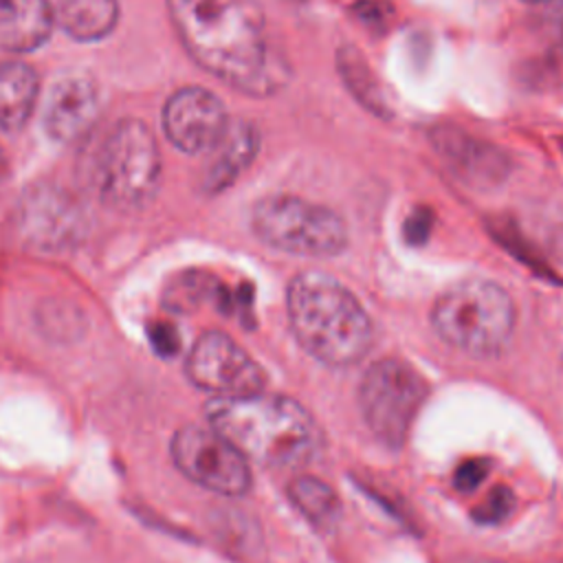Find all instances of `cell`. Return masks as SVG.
Returning <instances> with one entry per match:
<instances>
[{"label": "cell", "mask_w": 563, "mask_h": 563, "mask_svg": "<svg viewBox=\"0 0 563 563\" xmlns=\"http://www.w3.org/2000/svg\"><path fill=\"white\" fill-rule=\"evenodd\" d=\"M167 11L189 57L231 88L268 97L288 81L257 0H167Z\"/></svg>", "instance_id": "6da1fadb"}, {"label": "cell", "mask_w": 563, "mask_h": 563, "mask_svg": "<svg viewBox=\"0 0 563 563\" xmlns=\"http://www.w3.org/2000/svg\"><path fill=\"white\" fill-rule=\"evenodd\" d=\"M207 420L246 460L286 468L308 462L321 446L312 416L292 398L279 394H246L211 398Z\"/></svg>", "instance_id": "7a4b0ae2"}, {"label": "cell", "mask_w": 563, "mask_h": 563, "mask_svg": "<svg viewBox=\"0 0 563 563\" xmlns=\"http://www.w3.org/2000/svg\"><path fill=\"white\" fill-rule=\"evenodd\" d=\"M288 321L299 345L319 363L350 367L372 347V319L339 279L321 271L295 275L286 292Z\"/></svg>", "instance_id": "3957f363"}, {"label": "cell", "mask_w": 563, "mask_h": 563, "mask_svg": "<svg viewBox=\"0 0 563 563\" xmlns=\"http://www.w3.org/2000/svg\"><path fill=\"white\" fill-rule=\"evenodd\" d=\"M517 310L512 297L490 279H462L444 288L431 308V325L451 347L471 356H490L512 336Z\"/></svg>", "instance_id": "277c9868"}, {"label": "cell", "mask_w": 563, "mask_h": 563, "mask_svg": "<svg viewBox=\"0 0 563 563\" xmlns=\"http://www.w3.org/2000/svg\"><path fill=\"white\" fill-rule=\"evenodd\" d=\"M97 198L114 211H139L156 196L161 154L141 119H121L101 143L92 174Z\"/></svg>", "instance_id": "5b68a950"}, {"label": "cell", "mask_w": 563, "mask_h": 563, "mask_svg": "<svg viewBox=\"0 0 563 563\" xmlns=\"http://www.w3.org/2000/svg\"><path fill=\"white\" fill-rule=\"evenodd\" d=\"M251 229L266 246L301 257H334L347 246L345 220L334 209L290 194L260 198Z\"/></svg>", "instance_id": "8992f818"}, {"label": "cell", "mask_w": 563, "mask_h": 563, "mask_svg": "<svg viewBox=\"0 0 563 563\" xmlns=\"http://www.w3.org/2000/svg\"><path fill=\"white\" fill-rule=\"evenodd\" d=\"M15 242L37 255H62L79 246L88 233L84 205L55 183H37L22 191L11 213Z\"/></svg>", "instance_id": "52a82bcc"}, {"label": "cell", "mask_w": 563, "mask_h": 563, "mask_svg": "<svg viewBox=\"0 0 563 563\" xmlns=\"http://www.w3.org/2000/svg\"><path fill=\"white\" fill-rule=\"evenodd\" d=\"M427 396L422 376L400 358L374 363L358 387V405L369 431L387 446L398 449Z\"/></svg>", "instance_id": "ba28073f"}, {"label": "cell", "mask_w": 563, "mask_h": 563, "mask_svg": "<svg viewBox=\"0 0 563 563\" xmlns=\"http://www.w3.org/2000/svg\"><path fill=\"white\" fill-rule=\"evenodd\" d=\"M174 466L194 484L227 497L251 488L249 460L211 424H185L169 444Z\"/></svg>", "instance_id": "9c48e42d"}, {"label": "cell", "mask_w": 563, "mask_h": 563, "mask_svg": "<svg viewBox=\"0 0 563 563\" xmlns=\"http://www.w3.org/2000/svg\"><path fill=\"white\" fill-rule=\"evenodd\" d=\"M185 372L191 385L213 398H233L262 391L266 376L255 358L224 332H205L191 345Z\"/></svg>", "instance_id": "30bf717a"}, {"label": "cell", "mask_w": 563, "mask_h": 563, "mask_svg": "<svg viewBox=\"0 0 563 563\" xmlns=\"http://www.w3.org/2000/svg\"><path fill=\"white\" fill-rule=\"evenodd\" d=\"M224 103L207 88L185 86L163 108V132L185 154L211 152L229 128Z\"/></svg>", "instance_id": "8fae6325"}, {"label": "cell", "mask_w": 563, "mask_h": 563, "mask_svg": "<svg viewBox=\"0 0 563 563\" xmlns=\"http://www.w3.org/2000/svg\"><path fill=\"white\" fill-rule=\"evenodd\" d=\"M431 143L444 165L471 187H495L510 172V161L499 147L453 125L435 128Z\"/></svg>", "instance_id": "7c38bea8"}, {"label": "cell", "mask_w": 563, "mask_h": 563, "mask_svg": "<svg viewBox=\"0 0 563 563\" xmlns=\"http://www.w3.org/2000/svg\"><path fill=\"white\" fill-rule=\"evenodd\" d=\"M99 117L97 84L81 73L59 77L46 99L44 130L57 143H75L86 136Z\"/></svg>", "instance_id": "4fadbf2b"}, {"label": "cell", "mask_w": 563, "mask_h": 563, "mask_svg": "<svg viewBox=\"0 0 563 563\" xmlns=\"http://www.w3.org/2000/svg\"><path fill=\"white\" fill-rule=\"evenodd\" d=\"M260 130L255 123L240 119L231 121L224 136L211 150L213 161L202 174V191L216 196L231 187L255 161L260 152Z\"/></svg>", "instance_id": "5bb4252c"}, {"label": "cell", "mask_w": 563, "mask_h": 563, "mask_svg": "<svg viewBox=\"0 0 563 563\" xmlns=\"http://www.w3.org/2000/svg\"><path fill=\"white\" fill-rule=\"evenodd\" d=\"M53 22L48 0H0V48L31 53L48 42Z\"/></svg>", "instance_id": "9a60e30c"}, {"label": "cell", "mask_w": 563, "mask_h": 563, "mask_svg": "<svg viewBox=\"0 0 563 563\" xmlns=\"http://www.w3.org/2000/svg\"><path fill=\"white\" fill-rule=\"evenodd\" d=\"M37 97V73L20 59L0 62V128L18 132L33 114Z\"/></svg>", "instance_id": "2e32d148"}, {"label": "cell", "mask_w": 563, "mask_h": 563, "mask_svg": "<svg viewBox=\"0 0 563 563\" xmlns=\"http://www.w3.org/2000/svg\"><path fill=\"white\" fill-rule=\"evenodd\" d=\"M55 20L77 42H99L119 22L117 0H57Z\"/></svg>", "instance_id": "e0dca14e"}, {"label": "cell", "mask_w": 563, "mask_h": 563, "mask_svg": "<svg viewBox=\"0 0 563 563\" xmlns=\"http://www.w3.org/2000/svg\"><path fill=\"white\" fill-rule=\"evenodd\" d=\"M288 497L297 510L317 526H332L341 515L336 493L314 475H299L288 486Z\"/></svg>", "instance_id": "ac0fdd59"}, {"label": "cell", "mask_w": 563, "mask_h": 563, "mask_svg": "<svg viewBox=\"0 0 563 563\" xmlns=\"http://www.w3.org/2000/svg\"><path fill=\"white\" fill-rule=\"evenodd\" d=\"M336 64L341 79L347 84L352 95L372 112L383 114L385 112V101L380 97L378 84L372 75V68L367 62L361 57V53L354 46H341L336 53Z\"/></svg>", "instance_id": "d6986e66"}, {"label": "cell", "mask_w": 563, "mask_h": 563, "mask_svg": "<svg viewBox=\"0 0 563 563\" xmlns=\"http://www.w3.org/2000/svg\"><path fill=\"white\" fill-rule=\"evenodd\" d=\"M205 282L207 279L198 275H189L174 282L165 292V301L172 306L169 310H189L191 306H196L207 290Z\"/></svg>", "instance_id": "ffe728a7"}, {"label": "cell", "mask_w": 563, "mask_h": 563, "mask_svg": "<svg viewBox=\"0 0 563 563\" xmlns=\"http://www.w3.org/2000/svg\"><path fill=\"white\" fill-rule=\"evenodd\" d=\"M512 504H515L512 493L506 486H499V488L488 493L486 501L473 515H475L477 521L495 523V521H501L512 510Z\"/></svg>", "instance_id": "44dd1931"}, {"label": "cell", "mask_w": 563, "mask_h": 563, "mask_svg": "<svg viewBox=\"0 0 563 563\" xmlns=\"http://www.w3.org/2000/svg\"><path fill=\"white\" fill-rule=\"evenodd\" d=\"M486 473H488V468H486V464L482 460H468V462H464L457 468L455 486L460 490H473V488H477L484 482Z\"/></svg>", "instance_id": "7402d4cb"}, {"label": "cell", "mask_w": 563, "mask_h": 563, "mask_svg": "<svg viewBox=\"0 0 563 563\" xmlns=\"http://www.w3.org/2000/svg\"><path fill=\"white\" fill-rule=\"evenodd\" d=\"M152 343L156 345V350L161 354H172L176 347H178V334L172 332L167 325H158L156 332L152 334Z\"/></svg>", "instance_id": "603a6c76"}, {"label": "cell", "mask_w": 563, "mask_h": 563, "mask_svg": "<svg viewBox=\"0 0 563 563\" xmlns=\"http://www.w3.org/2000/svg\"><path fill=\"white\" fill-rule=\"evenodd\" d=\"M429 220L424 218H418V213L416 216H411L409 218V222H407V238H409V242H420V240H424V235L429 233Z\"/></svg>", "instance_id": "cb8c5ba5"}, {"label": "cell", "mask_w": 563, "mask_h": 563, "mask_svg": "<svg viewBox=\"0 0 563 563\" xmlns=\"http://www.w3.org/2000/svg\"><path fill=\"white\" fill-rule=\"evenodd\" d=\"M477 563H504V561H477Z\"/></svg>", "instance_id": "d4e9b609"}, {"label": "cell", "mask_w": 563, "mask_h": 563, "mask_svg": "<svg viewBox=\"0 0 563 563\" xmlns=\"http://www.w3.org/2000/svg\"><path fill=\"white\" fill-rule=\"evenodd\" d=\"M532 2H539V0H532Z\"/></svg>", "instance_id": "484cf974"}]
</instances>
